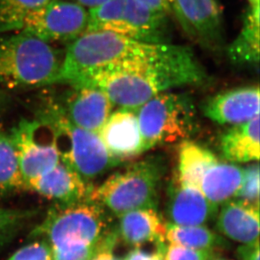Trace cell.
<instances>
[{"label": "cell", "instance_id": "cell-30", "mask_svg": "<svg viewBox=\"0 0 260 260\" xmlns=\"http://www.w3.org/2000/svg\"><path fill=\"white\" fill-rule=\"evenodd\" d=\"M237 255L240 260H259V239L239 246Z\"/></svg>", "mask_w": 260, "mask_h": 260}, {"label": "cell", "instance_id": "cell-26", "mask_svg": "<svg viewBox=\"0 0 260 260\" xmlns=\"http://www.w3.org/2000/svg\"><path fill=\"white\" fill-rule=\"evenodd\" d=\"M34 213L30 211L5 208L0 206V248L11 239L18 229Z\"/></svg>", "mask_w": 260, "mask_h": 260}, {"label": "cell", "instance_id": "cell-21", "mask_svg": "<svg viewBox=\"0 0 260 260\" xmlns=\"http://www.w3.org/2000/svg\"><path fill=\"white\" fill-rule=\"evenodd\" d=\"M218 161L216 155L206 147L184 141L179 147L177 178L184 184L200 189V184L206 170Z\"/></svg>", "mask_w": 260, "mask_h": 260}, {"label": "cell", "instance_id": "cell-35", "mask_svg": "<svg viewBox=\"0 0 260 260\" xmlns=\"http://www.w3.org/2000/svg\"><path fill=\"white\" fill-rule=\"evenodd\" d=\"M73 1L78 3L82 6H84V8L91 9V8L96 7V6L106 2L108 0H73Z\"/></svg>", "mask_w": 260, "mask_h": 260}, {"label": "cell", "instance_id": "cell-20", "mask_svg": "<svg viewBox=\"0 0 260 260\" xmlns=\"http://www.w3.org/2000/svg\"><path fill=\"white\" fill-rule=\"evenodd\" d=\"M259 5L250 6L243 19V27L226 48L230 61L236 65L258 66L259 61Z\"/></svg>", "mask_w": 260, "mask_h": 260}, {"label": "cell", "instance_id": "cell-18", "mask_svg": "<svg viewBox=\"0 0 260 260\" xmlns=\"http://www.w3.org/2000/svg\"><path fill=\"white\" fill-rule=\"evenodd\" d=\"M220 151L231 162H258L260 157L259 116L233 125L220 138Z\"/></svg>", "mask_w": 260, "mask_h": 260}, {"label": "cell", "instance_id": "cell-16", "mask_svg": "<svg viewBox=\"0 0 260 260\" xmlns=\"http://www.w3.org/2000/svg\"><path fill=\"white\" fill-rule=\"evenodd\" d=\"M118 238L126 245L138 248L147 243L165 244L166 224L155 209H138L118 217Z\"/></svg>", "mask_w": 260, "mask_h": 260}, {"label": "cell", "instance_id": "cell-33", "mask_svg": "<svg viewBox=\"0 0 260 260\" xmlns=\"http://www.w3.org/2000/svg\"><path fill=\"white\" fill-rule=\"evenodd\" d=\"M111 249L112 248H102L89 260H122L114 255Z\"/></svg>", "mask_w": 260, "mask_h": 260}, {"label": "cell", "instance_id": "cell-13", "mask_svg": "<svg viewBox=\"0 0 260 260\" xmlns=\"http://www.w3.org/2000/svg\"><path fill=\"white\" fill-rule=\"evenodd\" d=\"M99 135L109 152L121 162L145 152L137 112L133 110L120 108L112 112Z\"/></svg>", "mask_w": 260, "mask_h": 260}, {"label": "cell", "instance_id": "cell-14", "mask_svg": "<svg viewBox=\"0 0 260 260\" xmlns=\"http://www.w3.org/2000/svg\"><path fill=\"white\" fill-rule=\"evenodd\" d=\"M169 15L139 0H125L121 36L149 44L170 43Z\"/></svg>", "mask_w": 260, "mask_h": 260}, {"label": "cell", "instance_id": "cell-28", "mask_svg": "<svg viewBox=\"0 0 260 260\" xmlns=\"http://www.w3.org/2000/svg\"><path fill=\"white\" fill-rule=\"evenodd\" d=\"M218 256L216 249H194L170 243L162 251L164 260H210Z\"/></svg>", "mask_w": 260, "mask_h": 260}, {"label": "cell", "instance_id": "cell-3", "mask_svg": "<svg viewBox=\"0 0 260 260\" xmlns=\"http://www.w3.org/2000/svg\"><path fill=\"white\" fill-rule=\"evenodd\" d=\"M63 57L50 43L20 31L0 35V85L10 89L57 84Z\"/></svg>", "mask_w": 260, "mask_h": 260}, {"label": "cell", "instance_id": "cell-4", "mask_svg": "<svg viewBox=\"0 0 260 260\" xmlns=\"http://www.w3.org/2000/svg\"><path fill=\"white\" fill-rule=\"evenodd\" d=\"M166 170L165 160L156 156L133 162L93 188L88 200L117 217L138 209L157 210L159 187Z\"/></svg>", "mask_w": 260, "mask_h": 260}, {"label": "cell", "instance_id": "cell-24", "mask_svg": "<svg viewBox=\"0 0 260 260\" xmlns=\"http://www.w3.org/2000/svg\"><path fill=\"white\" fill-rule=\"evenodd\" d=\"M125 0H108L88 10L85 32L108 31L121 34Z\"/></svg>", "mask_w": 260, "mask_h": 260}, {"label": "cell", "instance_id": "cell-22", "mask_svg": "<svg viewBox=\"0 0 260 260\" xmlns=\"http://www.w3.org/2000/svg\"><path fill=\"white\" fill-rule=\"evenodd\" d=\"M165 239L170 243L194 249H216L226 248V240L221 236L202 226H178L166 224Z\"/></svg>", "mask_w": 260, "mask_h": 260}, {"label": "cell", "instance_id": "cell-36", "mask_svg": "<svg viewBox=\"0 0 260 260\" xmlns=\"http://www.w3.org/2000/svg\"><path fill=\"white\" fill-rule=\"evenodd\" d=\"M250 6H258L259 5V0H248Z\"/></svg>", "mask_w": 260, "mask_h": 260}, {"label": "cell", "instance_id": "cell-11", "mask_svg": "<svg viewBox=\"0 0 260 260\" xmlns=\"http://www.w3.org/2000/svg\"><path fill=\"white\" fill-rule=\"evenodd\" d=\"M166 213L170 223L202 226L215 220L218 206L209 202L202 190L174 177L169 186Z\"/></svg>", "mask_w": 260, "mask_h": 260}, {"label": "cell", "instance_id": "cell-15", "mask_svg": "<svg viewBox=\"0 0 260 260\" xmlns=\"http://www.w3.org/2000/svg\"><path fill=\"white\" fill-rule=\"evenodd\" d=\"M27 187L62 206L87 201L93 189L88 182L62 161L49 172L29 181Z\"/></svg>", "mask_w": 260, "mask_h": 260}, {"label": "cell", "instance_id": "cell-31", "mask_svg": "<svg viewBox=\"0 0 260 260\" xmlns=\"http://www.w3.org/2000/svg\"><path fill=\"white\" fill-rule=\"evenodd\" d=\"M125 260H164L162 251H157L156 253H149L136 249Z\"/></svg>", "mask_w": 260, "mask_h": 260}, {"label": "cell", "instance_id": "cell-23", "mask_svg": "<svg viewBox=\"0 0 260 260\" xmlns=\"http://www.w3.org/2000/svg\"><path fill=\"white\" fill-rule=\"evenodd\" d=\"M26 187L20 172L17 153L10 135L0 127V190L14 191Z\"/></svg>", "mask_w": 260, "mask_h": 260}, {"label": "cell", "instance_id": "cell-9", "mask_svg": "<svg viewBox=\"0 0 260 260\" xmlns=\"http://www.w3.org/2000/svg\"><path fill=\"white\" fill-rule=\"evenodd\" d=\"M170 14L196 44L218 52L224 46L223 12L218 0H168Z\"/></svg>", "mask_w": 260, "mask_h": 260}, {"label": "cell", "instance_id": "cell-2", "mask_svg": "<svg viewBox=\"0 0 260 260\" xmlns=\"http://www.w3.org/2000/svg\"><path fill=\"white\" fill-rule=\"evenodd\" d=\"M36 119L52 131L61 161L85 181L96 179L122 164L109 152L99 133L70 122L56 97L42 98Z\"/></svg>", "mask_w": 260, "mask_h": 260}, {"label": "cell", "instance_id": "cell-25", "mask_svg": "<svg viewBox=\"0 0 260 260\" xmlns=\"http://www.w3.org/2000/svg\"><path fill=\"white\" fill-rule=\"evenodd\" d=\"M50 0H0V35L20 31L32 13Z\"/></svg>", "mask_w": 260, "mask_h": 260}, {"label": "cell", "instance_id": "cell-8", "mask_svg": "<svg viewBox=\"0 0 260 260\" xmlns=\"http://www.w3.org/2000/svg\"><path fill=\"white\" fill-rule=\"evenodd\" d=\"M86 9L73 0H50L32 13L20 31L44 42H72L84 34Z\"/></svg>", "mask_w": 260, "mask_h": 260}, {"label": "cell", "instance_id": "cell-37", "mask_svg": "<svg viewBox=\"0 0 260 260\" xmlns=\"http://www.w3.org/2000/svg\"><path fill=\"white\" fill-rule=\"evenodd\" d=\"M210 260H230V259H226V258H220V257H218V256H216V257H215V258H211V259H210Z\"/></svg>", "mask_w": 260, "mask_h": 260}, {"label": "cell", "instance_id": "cell-1", "mask_svg": "<svg viewBox=\"0 0 260 260\" xmlns=\"http://www.w3.org/2000/svg\"><path fill=\"white\" fill-rule=\"evenodd\" d=\"M207 81L208 75L192 50L170 43L154 54L106 64L77 87L100 88L114 106L137 111L159 93Z\"/></svg>", "mask_w": 260, "mask_h": 260}, {"label": "cell", "instance_id": "cell-10", "mask_svg": "<svg viewBox=\"0 0 260 260\" xmlns=\"http://www.w3.org/2000/svg\"><path fill=\"white\" fill-rule=\"evenodd\" d=\"M57 100L70 122L96 133L101 132L114 107L107 94L94 87L72 88Z\"/></svg>", "mask_w": 260, "mask_h": 260}, {"label": "cell", "instance_id": "cell-17", "mask_svg": "<svg viewBox=\"0 0 260 260\" xmlns=\"http://www.w3.org/2000/svg\"><path fill=\"white\" fill-rule=\"evenodd\" d=\"M216 218L217 231L229 239L242 244L258 240L259 206L232 199L222 204Z\"/></svg>", "mask_w": 260, "mask_h": 260}, {"label": "cell", "instance_id": "cell-19", "mask_svg": "<svg viewBox=\"0 0 260 260\" xmlns=\"http://www.w3.org/2000/svg\"><path fill=\"white\" fill-rule=\"evenodd\" d=\"M243 179V168L233 162H216L202 177L200 189L209 202L218 206L233 199Z\"/></svg>", "mask_w": 260, "mask_h": 260}, {"label": "cell", "instance_id": "cell-7", "mask_svg": "<svg viewBox=\"0 0 260 260\" xmlns=\"http://www.w3.org/2000/svg\"><path fill=\"white\" fill-rule=\"evenodd\" d=\"M9 135L26 187L29 181L49 172L61 161L53 133L37 119L21 120Z\"/></svg>", "mask_w": 260, "mask_h": 260}, {"label": "cell", "instance_id": "cell-6", "mask_svg": "<svg viewBox=\"0 0 260 260\" xmlns=\"http://www.w3.org/2000/svg\"><path fill=\"white\" fill-rule=\"evenodd\" d=\"M144 151L189 140L199 124L194 101L186 93H159L137 111Z\"/></svg>", "mask_w": 260, "mask_h": 260}, {"label": "cell", "instance_id": "cell-27", "mask_svg": "<svg viewBox=\"0 0 260 260\" xmlns=\"http://www.w3.org/2000/svg\"><path fill=\"white\" fill-rule=\"evenodd\" d=\"M233 199L259 206V166L258 162L243 169V183Z\"/></svg>", "mask_w": 260, "mask_h": 260}, {"label": "cell", "instance_id": "cell-12", "mask_svg": "<svg viewBox=\"0 0 260 260\" xmlns=\"http://www.w3.org/2000/svg\"><path fill=\"white\" fill-rule=\"evenodd\" d=\"M259 100L258 86L239 87L207 99L202 112L221 125H237L259 116Z\"/></svg>", "mask_w": 260, "mask_h": 260}, {"label": "cell", "instance_id": "cell-29", "mask_svg": "<svg viewBox=\"0 0 260 260\" xmlns=\"http://www.w3.org/2000/svg\"><path fill=\"white\" fill-rule=\"evenodd\" d=\"M8 260H52V249L45 242H35L16 251Z\"/></svg>", "mask_w": 260, "mask_h": 260}, {"label": "cell", "instance_id": "cell-34", "mask_svg": "<svg viewBox=\"0 0 260 260\" xmlns=\"http://www.w3.org/2000/svg\"><path fill=\"white\" fill-rule=\"evenodd\" d=\"M10 96L5 93V91L0 89V118L7 111L8 107L10 106Z\"/></svg>", "mask_w": 260, "mask_h": 260}, {"label": "cell", "instance_id": "cell-5", "mask_svg": "<svg viewBox=\"0 0 260 260\" xmlns=\"http://www.w3.org/2000/svg\"><path fill=\"white\" fill-rule=\"evenodd\" d=\"M35 235L44 237L51 248L115 244L119 239L108 211L89 200L52 209Z\"/></svg>", "mask_w": 260, "mask_h": 260}, {"label": "cell", "instance_id": "cell-32", "mask_svg": "<svg viewBox=\"0 0 260 260\" xmlns=\"http://www.w3.org/2000/svg\"><path fill=\"white\" fill-rule=\"evenodd\" d=\"M139 1L143 2L145 5H148L150 7L153 8L155 10H159L162 12L166 13L167 15H171L168 0H139Z\"/></svg>", "mask_w": 260, "mask_h": 260}]
</instances>
